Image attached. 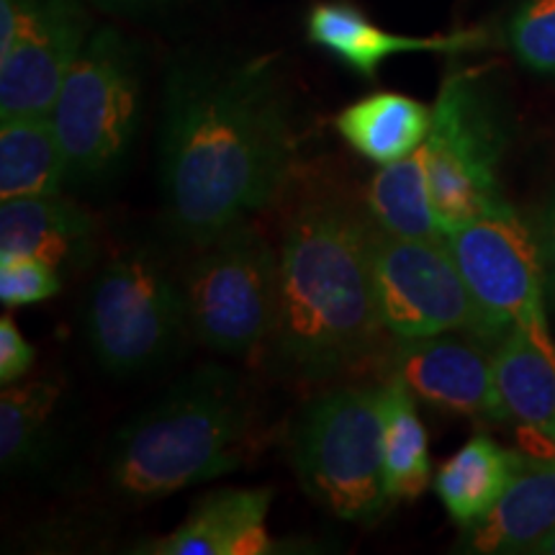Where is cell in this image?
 Returning <instances> with one entry per match:
<instances>
[{
	"label": "cell",
	"instance_id": "cell-3",
	"mask_svg": "<svg viewBox=\"0 0 555 555\" xmlns=\"http://www.w3.org/2000/svg\"><path fill=\"white\" fill-rule=\"evenodd\" d=\"M249 420L237 373L198 367L116 433L108 481L129 502H155L232 474L242 466Z\"/></svg>",
	"mask_w": 555,
	"mask_h": 555
},
{
	"label": "cell",
	"instance_id": "cell-12",
	"mask_svg": "<svg viewBox=\"0 0 555 555\" xmlns=\"http://www.w3.org/2000/svg\"><path fill=\"white\" fill-rule=\"evenodd\" d=\"M491 343L474 332L399 339L393 347V376L425 404L481 422H509L496 391Z\"/></svg>",
	"mask_w": 555,
	"mask_h": 555
},
{
	"label": "cell",
	"instance_id": "cell-13",
	"mask_svg": "<svg viewBox=\"0 0 555 555\" xmlns=\"http://www.w3.org/2000/svg\"><path fill=\"white\" fill-rule=\"evenodd\" d=\"M273 489H219L193 506L170 535L147 540L134 553L147 555H268L281 551L270 538Z\"/></svg>",
	"mask_w": 555,
	"mask_h": 555
},
{
	"label": "cell",
	"instance_id": "cell-10",
	"mask_svg": "<svg viewBox=\"0 0 555 555\" xmlns=\"http://www.w3.org/2000/svg\"><path fill=\"white\" fill-rule=\"evenodd\" d=\"M453 260L478 309L499 337L515 324L543 322L545 268L535 229L512 206L489 211L446 234Z\"/></svg>",
	"mask_w": 555,
	"mask_h": 555
},
{
	"label": "cell",
	"instance_id": "cell-2",
	"mask_svg": "<svg viewBox=\"0 0 555 555\" xmlns=\"http://www.w3.org/2000/svg\"><path fill=\"white\" fill-rule=\"evenodd\" d=\"M373 219L343 201H311L281 245L275 356L298 376L322 378L363 360L386 332L371 262Z\"/></svg>",
	"mask_w": 555,
	"mask_h": 555
},
{
	"label": "cell",
	"instance_id": "cell-8",
	"mask_svg": "<svg viewBox=\"0 0 555 555\" xmlns=\"http://www.w3.org/2000/svg\"><path fill=\"white\" fill-rule=\"evenodd\" d=\"M86 327L101 367L114 376L144 371L168 356L189 330L183 286H176L152 255L129 249L95 278Z\"/></svg>",
	"mask_w": 555,
	"mask_h": 555
},
{
	"label": "cell",
	"instance_id": "cell-22",
	"mask_svg": "<svg viewBox=\"0 0 555 555\" xmlns=\"http://www.w3.org/2000/svg\"><path fill=\"white\" fill-rule=\"evenodd\" d=\"M414 399L401 378L393 376L384 384V468L393 502L422 496L433 476L427 429Z\"/></svg>",
	"mask_w": 555,
	"mask_h": 555
},
{
	"label": "cell",
	"instance_id": "cell-7",
	"mask_svg": "<svg viewBox=\"0 0 555 555\" xmlns=\"http://www.w3.org/2000/svg\"><path fill=\"white\" fill-rule=\"evenodd\" d=\"M281 255L249 221L204 245L183 281L189 332L208 350L245 356L273 335Z\"/></svg>",
	"mask_w": 555,
	"mask_h": 555
},
{
	"label": "cell",
	"instance_id": "cell-20",
	"mask_svg": "<svg viewBox=\"0 0 555 555\" xmlns=\"http://www.w3.org/2000/svg\"><path fill=\"white\" fill-rule=\"evenodd\" d=\"M69 178L52 116H13L0 127V201L54 196Z\"/></svg>",
	"mask_w": 555,
	"mask_h": 555
},
{
	"label": "cell",
	"instance_id": "cell-17",
	"mask_svg": "<svg viewBox=\"0 0 555 555\" xmlns=\"http://www.w3.org/2000/svg\"><path fill=\"white\" fill-rule=\"evenodd\" d=\"M93 247V219L62 193L0 204V255H31L65 270L86 266Z\"/></svg>",
	"mask_w": 555,
	"mask_h": 555
},
{
	"label": "cell",
	"instance_id": "cell-21",
	"mask_svg": "<svg viewBox=\"0 0 555 555\" xmlns=\"http://www.w3.org/2000/svg\"><path fill=\"white\" fill-rule=\"evenodd\" d=\"M367 208L373 224L388 234L412 240L446 237L429 198L425 144L412 155L380 165L367 185Z\"/></svg>",
	"mask_w": 555,
	"mask_h": 555
},
{
	"label": "cell",
	"instance_id": "cell-28",
	"mask_svg": "<svg viewBox=\"0 0 555 555\" xmlns=\"http://www.w3.org/2000/svg\"><path fill=\"white\" fill-rule=\"evenodd\" d=\"M93 3H99L101 9H108V11L131 13L139 9H147V5H155V3H159V0H93Z\"/></svg>",
	"mask_w": 555,
	"mask_h": 555
},
{
	"label": "cell",
	"instance_id": "cell-15",
	"mask_svg": "<svg viewBox=\"0 0 555 555\" xmlns=\"http://www.w3.org/2000/svg\"><path fill=\"white\" fill-rule=\"evenodd\" d=\"M307 37L319 50L343 62L360 78L373 80L378 67L397 54L466 52L483 41L481 31H457L450 37H404L373 24L356 5L317 3L307 16Z\"/></svg>",
	"mask_w": 555,
	"mask_h": 555
},
{
	"label": "cell",
	"instance_id": "cell-6",
	"mask_svg": "<svg viewBox=\"0 0 555 555\" xmlns=\"http://www.w3.org/2000/svg\"><path fill=\"white\" fill-rule=\"evenodd\" d=\"M142 108L137 47L103 26L90 34L50 111L67 172L75 180L111 176L127 159Z\"/></svg>",
	"mask_w": 555,
	"mask_h": 555
},
{
	"label": "cell",
	"instance_id": "cell-23",
	"mask_svg": "<svg viewBox=\"0 0 555 555\" xmlns=\"http://www.w3.org/2000/svg\"><path fill=\"white\" fill-rule=\"evenodd\" d=\"M60 401L54 380H18L0 393V463L3 470L37 466L52 440V420Z\"/></svg>",
	"mask_w": 555,
	"mask_h": 555
},
{
	"label": "cell",
	"instance_id": "cell-25",
	"mask_svg": "<svg viewBox=\"0 0 555 555\" xmlns=\"http://www.w3.org/2000/svg\"><path fill=\"white\" fill-rule=\"evenodd\" d=\"M60 294V270L31 255H0V301L29 307Z\"/></svg>",
	"mask_w": 555,
	"mask_h": 555
},
{
	"label": "cell",
	"instance_id": "cell-27",
	"mask_svg": "<svg viewBox=\"0 0 555 555\" xmlns=\"http://www.w3.org/2000/svg\"><path fill=\"white\" fill-rule=\"evenodd\" d=\"M532 229H535L540 258H543L545 281H547V286L555 291V193L545 201V206L538 211Z\"/></svg>",
	"mask_w": 555,
	"mask_h": 555
},
{
	"label": "cell",
	"instance_id": "cell-1",
	"mask_svg": "<svg viewBox=\"0 0 555 555\" xmlns=\"http://www.w3.org/2000/svg\"><path fill=\"white\" fill-rule=\"evenodd\" d=\"M294 129L268 60L180 62L165 82L159 183L185 240L208 245L281 193Z\"/></svg>",
	"mask_w": 555,
	"mask_h": 555
},
{
	"label": "cell",
	"instance_id": "cell-4",
	"mask_svg": "<svg viewBox=\"0 0 555 555\" xmlns=\"http://www.w3.org/2000/svg\"><path fill=\"white\" fill-rule=\"evenodd\" d=\"M307 494L347 522L371 525L393 504L384 468V386L335 388L311 401L294 433Z\"/></svg>",
	"mask_w": 555,
	"mask_h": 555
},
{
	"label": "cell",
	"instance_id": "cell-5",
	"mask_svg": "<svg viewBox=\"0 0 555 555\" xmlns=\"http://www.w3.org/2000/svg\"><path fill=\"white\" fill-rule=\"evenodd\" d=\"M509 124L502 95L481 69H455L442 80L425 139L429 198L442 232L509 206L499 189Z\"/></svg>",
	"mask_w": 555,
	"mask_h": 555
},
{
	"label": "cell",
	"instance_id": "cell-19",
	"mask_svg": "<svg viewBox=\"0 0 555 555\" xmlns=\"http://www.w3.org/2000/svg\"><path fill=\"white\" fill-rule=\"evenodd\" d=\"M517 455L519 450H506L489 435H474L442 463L435 491L457 527L468 530L494 509L515 474Z\"/></svg>",
	"mask_w": 555,
	"mask_h": 555
},
{
	"label": "cell",
	"instance_id": "cell-24",
	"mask_svg": "<svg viewBox=\"0 0 555 555\" xmlns=\"http://www.w3.org/2000/svg\"><path fill=\"white\" fill-rule=\"evenodd\" d=\"M506 39L527 69L555 78V0H522L506 24Z\"/></svg>",
	"mask_w": 555,
	"mask_h": 555
},
{
	"label": "cell",
	"instance_id": "cell-16",
	"mask_svg": "<svg viewBox=\"0 0 555 555\" xmlns=\"http://www.w3.org/2000/svg\"><path fill=\"white\" fill-rule=\"evenodd\" d=\"M494 376L506 420L555 442V339L547 319L515 324L499 339Z\"/></svg>",
	"mask_w": 555,
	"mask_h": 555
},
{
	"label": "cell",
	"instance_id": "cell-18",
	"mask_svg": "<svg viewBox=\"0 0 555 555\" xmlns=\"http://www.w3.org/2000/svg\"><path fill=\"white\" fill-rule=\"evenodd\" d=\"M335 124L358 155L388 165L425 144L433 124V106L384 90L339 111Z\"/></svg>",
	"mask_w": 555,
	"mask_h": 555
},
{
	"label": "cell",
	"instance_id": "cell-9",
	"mask_svg": "<svg viewBox=\"0 0 555 555\" xmlns=\"http://www.w3.org/2000/svg\"><path fill=\"white\" fill-rule=\"evenodd\" d=\"M373 286L386 332L397 339L474 332L499 343L494 327L478 309L446 237L412 240L373 224Z\"/></svg>",
	"mask_w": 555,
	"mask_h": 555
},
{
	"label": "cell",
	"instance_id": "cell-14",
	"mask_svg": "<svg viewBox=\"0 0 555 555\" xmlns=\"http://www.w3.org/2000/svg\"><path fill=\"white\" fill-rule=\"evenodd\" d=\"M555 530V455L519 450L509 486L483 519L468 527L461 551L532 553Z\"/></svg>",
	"mask_w": 555,
	"mask_h": 555
},
{
	"label": "cell",
	"instance_id": "cell-29",
	"mask_svg": "<svg viewBox=\"0 0 555 555\" xmlns=\"http://www.w3.org/2000/svg\"><path fill=\"white\" fill-rule=\"evenodd\" d=\"M532 553H535V555H555V530Z\"/></svg>",
	"mask_w": 555,
	"mask_h": 555
},
{
	"label": "cell",
	"instance_id": "cell-11",
	"mask_svg": "<svg viewBox=\"0 0 555 555\" xmlns=\"http://www.w3.org/2000/svg\"><path fill=\"white\" fill-rule=\"evenodd\" d=\"M93 21L75 0H26L16 44L0 57V121L50 116Z\"/></svg>",
	"mask_w": 555,
	"mask_h": 555
},
{
	"label": "cell",
	"instance_id": "cell-26",
	"mask_svg": "<svg viewBox=\"0 0 555 555\" xmlns=\"http://www.w3.org/2000/svg\"><path fill=\"white\" fill-rule=\"evenodd\" d=\"M37 350L26 343L11 317L0 319V384H18L31 371Z\"/></svg>",
	"mask_w": 555,
	"mask_h": 555
}]
</instances>
